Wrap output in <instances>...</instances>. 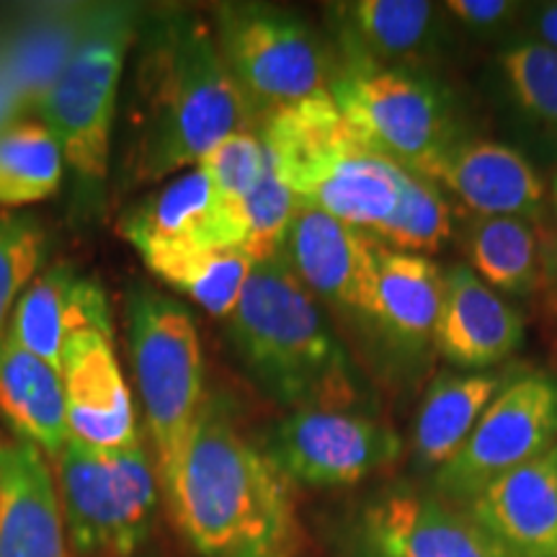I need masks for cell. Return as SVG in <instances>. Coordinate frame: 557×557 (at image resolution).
<instances>
[{"label":"cell","mask_w":557,"mask_h":557,"mask_svg":"<svg viewBox=\"0 0 557 557\" xmlns=\"http://www.w3.org/2000/svg\"><path fill=\"white\" fill-rule=\"evenodd\" d=\"M421 178L455 194L475 218H521L542 225L549 212L540 173L519 150L493 139L459 137Z\"/></svg>","instance_id":"obj_15"},{"label":"cell","mask_w":557,"mask_h":557,"mask_svg":"<svg viewBox=\"0 0 557 557\" xmlns=\"http://www.w3.org/2000/svg\"><path fill=\"white\" fill-rule=\"evenodd\" d=\"M0 416L16 438L50 462H58L70 442L60 372L9 338L0 344Z\"/></svg>","instance_id":"obj_23"},{"label":"cell","mask_w":557,"mask_h":557,"mask_svg":"<svg viewBox=\"0 0 557 557\" xmlns=\"http://www.w3.org/2000/svg\"><path fill=\"white\" fill-rule=\"evenodd\" d=\"M524 341V320L504 295L457 263L444 271L434 348L462 372H491Z\"/></svg>","instance_id":"obj_17"},{"label":"cell","mask_w":557,"mask_h":557,"mask_svg":"<svg viewBox=\"0 0 557 557\" xmlns=\"http://www.w3.org/2000/svg\"><path fill=\"white\" fill-rule=\"evenodd\" d=\"M67 429L73 442L101 451L139 447L137 416L114 346V329L67 338L60 361Z\"/></svg>","instance_id":"obj_13"},{"label":"cell","mask_w":557,"mask_h":557,"mask_svg":"<svg viewBox=\"0 0 557 557\" xmlns=\"http://www.w3.org/2000/svg\"><path fill=\"white\" fill-rule=\"evenodd\" d=\"M135 250L160 282L225 323L238 308L256 267L243 250H199L163 243H139Z\"/></svg>","instance_id":"obj_25"},{"label":"cell","mask_w":557,"mask_h":557,"mask_svg":"<svg viewBox=\"0 0 557 557\" xmlns=\"http://www.w3.org/2000/svg\"><path fill=\"white\" fill-rule=\"evenodd\" d=\"M197 165L222 197L240 205L267 171L269 150L259 129H243L214 145Z\"/></svg>","instance_id":"obj_32"},{"label":"cell","mask_w":557,"mask_h":557,"mask_svg":"<svg viewBox=\"0 0 557 557\" xmlns=\"http://www.w3.org/2000/svg\"><path fill=\"white\" fill-rule=\"evenodd\" d=\"M359 532L372 557H517L436 493H385L364 508Z\"/></svg>","instance_id":"obj_14"},{"label":"cell","mask_w":557,"mask_h":557,"mask_svg":"<svg viewBox=\"0 0 557 557\" xmlns=\"http://www.w3.org/2000/svg\"><path fill=\"white\" fill-rule=\"evenodd\" d=\"M331 96L367 143L413 176L459 139L451 94L418 70L344 65Z\"/></svg>","instance_id":"obj_9"},{"label":"cell","mask_w":557,"mask_h":557,"mask_svg":"<svg viewBox=\"0 0 557 557\" xmlns=\"http://www.w3.org/2000/svg\"><path fill=\"white\" fill-rule=\"evenodd\" d=\"M367 235H372L380 246L400 253H438L451 240L449 201L429 178L408 173L398 207Z\"/></svg>","instance_id":"obj_28"},{"label":"cell","mask_w":557,"mask_h":557,"mask_svg":"<svg viewBox=\"0 0 557 557\" xmlns=\"http://www.w3.org/2000/svg\"><path fill=\"white\" fill-rule=\"evenodd\" d=\"M88 329H114L107 292L67 263H54L21 295L5 338L60 372L67 338Z\"/></svg>","instance_id":"obj_21"},{"label":"cell","mask_w":557,"mask_h":557,"mask_svg":"<svg viewBox=\"0 0 557 557\" xmlns=\"http://www.w3.org/2000/svg\"><path fill=\"white\" fill-rule=\"evenodd\" d=\"M50 238L37 220L0 214V344L21 295L41 274Z\"/></svg>","instance_id":"obj_30"},{"label":"cell","mask_w":557,"mask_h":557,"mask_svg":"<svg viewBox=\"0 0 557 557\" xmlns=\"http://www.w3.org/2000/svg\"><path fill=\"white\" fill-rule=\"evenodd\" d=\"M127 341L150 455L165 487L207 406L199 331L178 299L137 287L127 299Z\"/></svg>","instance_id":"obj_5"},{"label":"cell","mask_w":557,"mask_h":557,"mask_svg":"<svg viewBox=\"0 0 557 557\" xmlns=\"http://www.w3.org/2000/svg\"><path fill=\"white\" fill-rule=\"evenodd\" d=\"M498 75L517 109L557 135V50L521 39L498 54Z\"/></svg>","instance_id":"obj_29"},{"label":"cell","mask_w":557,"mask_h":557,"mask_svg":"<svg viewBox=\"0 0 557 557\" xmlns=\"http://www.w3.org/2000/svg\"><path fill=\"white\" fill-rule=\"evenodd\" d=\"M227 336L256 385L282 406L351 408L357 400L344 346L282 256L250 271Z\"/></svg>","instance_id":"obj_3"},{"label":"cell","mask_w":557,"mask_h":557,"mask_svg":"<svg viewBox=\"0 0 557 557\" xmlns=\"http://www.w3.org/2000/svg\"><path fill=\"white\" fill-rule=\"evenodd\" d=\"M122 233L132 246L163 243L199 250L246 246L240 205L222 197L199 165L169 178L163 189L132 209L122 220Z\"/></svg>","instance_id":"obj_16"},{"label":"cell","mask_w":557,"mask_h":557,"mask_svg":"<svg viewBox=\"0 0 557 557\" xmlns=\"http://www.w3.org/2000/svg\"><path fill=\"white\" fill-rule=\"evenodd\" d=\"M65 176L58 137L39 120L0 127V207H29L50 199Z\"/></svg>","instance_id":"obj_27"},{"label":"cell","mask_w":557,"mask_h":557,"mask_svg":"<svg viewBox=\"0 0 557 557\" xmlns=\"http://www.w3.org/2000/svg\"><path fill=\"white\" fill-rule=\"evenodd\" d=\"M344 65L416 70L436 52L442 5L429 0H354L331 5Z\"/></svg>","instance_id":"obj_20"},{"label":"cell","mask_w":557,"mask_h":557,"mask_svg":"<svg viewBox=\"0 0 557 557\" xmlns=\"http://www.w3.org/2000/svg\"><path fill=\"white\" fill-rule=\"evenodd\" d=\"M504 387V374L498 372L438 374L416 416L413 455L418 468L438 470L449 462Z\"/></svg>","instance_id":"obj_24"},{"label":"cell","mask_w":557,"mask_h":557,"mask_svg":"<svg viewBox=\"0 0 557 557\" xmlns=\"http://www.w3.org/2000/svg\"><path fill=\"white\" fill-rule=\"evenodd\" d=\"M442 9L447 16L459 21L465 29L475 34H496L498 29H506L524 5L513 3V0H449Z\"/></svg>","instance_id":"obj_33"},{"label":"cell","mask_w":557,"mask_h":557,"mask_svg":"<svg viewBox=\"0 0 557 557\" xmlns=\"http://www.w3.org/2000/svg\"><path fill=\"white\" fill-rule=\"evenodd\" d=\"M54 465L70 549L137 557L156 529L163 493L150 449L101 451L70 438Z\"/></svg>","instance_id":"obj_8"},{"label":"cell","mask_w":557,"mask_h":557,"mask_svg":"<svg viewBox=\"0 0 557 557\" xmlns=\"http://www.w3.org/2000/svg\"><path fill=\"white\" fill-rule=\"evenodd\" d=\"M271 163L302 207L372 233L398 207L408 171L367 143L333 96H315L261 122Z\"/></svg>","instance_id":"obj_4"},{"label":"cell","mask_w":557,"mask_h":557,"mask_svg":"<svg viewBox=\"0 0 557 557\" xmlns=\"http://www.w3.org/2000/svg\"><path fill=\"white\" fill-rule=\"evenodd\" d=\"M557 444V382L545 374L521 377L500 389L480 416L468 442L436 470V496L465 508L506 472Z\"/></svg>","instance_id":"obj_10"},{"label":"cell","mask_w":557,"mask_h":557,"mask_svg":"<svg viewBox=\"0 0 557 557\" xmlns=\"http://www.w3.org/2000/svg\"><path fill=\"white\" fill-rule=\"evenodd\" d=\"M549 212H553V238L545 248V278H549L557 289V184L549 197Z\"/></svg>","instance_id":"obj_35"},{"label":"cell","mask_w":557,"mask_h":557,"mask_svg":"<svg viewBox=\"0 0 557 557\" xmlns=\"http://www.w3.org/2000/svg\"><path fill=\"white\" fill-rule=\"evenodd\" d=\"M444 295V271L429 256L400 253L380 246L372 329L395 351L416 357L434 346Z\"/></svg>","instance_id":"obj_22"},{"label":"cell","mask_w":557,"mask_h":557,"mask_svg":"<svg viewBox=\"0 0 557 557\" xmlns=\"http://www.w3.org/2000/svg\"><path fill=\"white\" fill-rule=\"evenodd\" d=\"M468 269L498 295H532L545 282L542 230L521 218H472L465 222Z\"/></svg>","instance_id":"obj_26"},{"label":"cell","mask_w":557,"mask_h":557,"mask_svg":"<svg viewBox=\"0 0 557 557\" xmlns=\"http://www.w3.org/2000/svg\"><path fill=\"white\" fill-rule=\"evenodd\" d=\"M0 557H70L50 459L5 436H0Z\"/></svg>","instance_id":"obj_18"},{"label":"cell","mask_w":557,"mask_h":557,"mask_svg":"<svg viewBox=\"0 0 557 557\" xmlns=\"http://www.w3.org/2000/svg\"><path fill=\"white\" fill-rule=\"evenodd\" d=\"M292 485L344 487L389 468L403 442L387 423L351 408H297L261 447Z\"/></svg>","instance_id":"obj_11"},{"label":"cell","mask_w":557,"mask_h":557,"mask_svg":"<svg viewBox=\"0 0 557 557\" xmlns=\"http://www.w3.org/2000/svg\"><path fill=\"white\" fill-rule=\"evenodd\" d=\"M299 201L284 178L278 176L269 156V165L256 189L240 201L243 225H246V246L243 253L250 256L253 263L282 256L284 240H287L289 225L295 220Z\"/></svg>","instance_id":"obj_31"},{"label":"cell","mask_w":557,"mask_h":557,"mask_svg":"<svg viewBox=\"0 0 557 557\" xmlns=\"http://www.w3.org/2000/svg\"><path fill=\"white\" fill-rule=\"evenodd\" d=\"M163 498L201 557H295L299 547L295 485L222 403L207 400Z\"/></svg>","instance_id":"obj_2"},{"label":"cell","mask_w":557,"mask_h":557,"mask_svg":"<svg viewBox=\"0 0 557 557\" xmlns=\"http://www.w3.org/2000/svg\"><path fill=\"white\" fill-rule=\"evenodd\" d=\"M377 256L380 243L364 230L302 205L282 248V259L312 297L367 323L377 287Z\"/></svg>","instance_id":"obj_12"},{"label":"cell","mask_w":557,"mask_h":557,"mask_svg":"<svg viewBox=\"0 0 557 557\" xmlns=\"http://www.w3.org/2000/svg\"><path fill=\"white\" fill-rule=\"evenodd\" d=\"M465 511L517 557H557V444L485 485Z\"/></svg>","instance_id":"obj_19"},{"label":"cell","mask_w":557,"mask_h":557,"mask_svg":"<svg viewBox=\"0 0 557 557\" xmlns=\"http://www.w3.org/2000/svg\"><path fill=\"white\" fill-rule=\"evenodd\" d=\"M220 52L256 120L329 96L338 67L299 13L269 3H220L212 11Z\"/></svg>","instance_id":"obj_7"},{"label":"cell","mask_w":557,"mask_h":557,"mask_svg":"<svg viewBox=\"0 0 557 557\" xmlns=\"http://www.w3.org/2000/svg\"><path fill=\"white\" fill-rule=\"evenodd\" d=\"M529 32H532V41L557 50V0L540 3L529 11Z\"/></svg>","instance_id":"obj_34"},{"label":"cell","mask_w":557,"mask_h":557,"mask_svg":"<svg viewBox=\"0 0 557 557\" xmlns=\"http://www.w3.org/2000/svg\"><path fill=\"white\" fill-rule=\"evenodd\" d=\"M137 26V11L127 5L96 11L39 94V122L86 186H101L109 176L122 73Z\"/></svg>","instance_id":"obj_6"},{"label":"cell","mask_w":557,"mask_h":557,"mask_svg":"<svg viewBox=\"0 0 557 557\" xmlns=\"http://www.w3.org/2000/svg\"><path fill=\"white\" fill-rule=\"evenodd\" d=\"M124 116V178L156 184L189 171L214 145L253 129L256 114L222 58L212 21L165 9L137 26Z\"/></svg>","instance_id":"obj_1"}]
</instances>
